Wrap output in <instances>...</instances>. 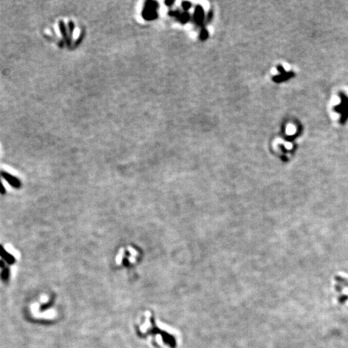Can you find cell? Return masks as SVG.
I'll return each mask as SVG.
<instances>
[{
    "label": "cell",
    "mask_w": 348,
    "mask_h": 348,
    "mask_svg": "<svg viewBox=\"0 0 348 348\" xmlns=\"http://www.w3.org/2000/svg\"><path fill=\"white\" fill-rule=\"evenodd\" d=\"M1 174H2V176L3 177V178H4L6 181H8L10 185H12V186H15V187H18V186H20V182H19V180L17 179V178H15V177H13V176L10 175L9 173H5V172H2Z\"/></svg>",
    "instance_id": "obj_3"
},
{
    "label": "cell",
    "mask_w": 348,
    "mask_h": 348,
    "mask_svg": "<svg viewBox=\"0 0 348 348\" xmlns=\"http://www.w3.org/2000/svg\"><path fill=\"white\" fill-rule=\"evenodd\" d=\"M277 69L280 71V74L278 76H275L273 78V81L276 82H285V81L288 80L289 78H292L294 76V73L292 72H286L285 69L283 68L281 65L277 66Z\"/></svg>",
    "instance_id": "obj_2"
},
{
    "label": "cell",
    "mask_w": 348,
    "mask_h": 348,
    "mask_svg": "<svg viewBox=\"0 0 348 348\" xmlns=\"http://www.w3.org/2000/svg\"><path fill=\"white\" fill-rule=\"evenodd\" d=\"M195 16H196V20L198 21L199 23H202V20H203V17H204V13H203V10H202L201 6H198V7H197Z\"/></svg>",
    "instance_id": "obj_5"
},
{
    "label": "cell",
    "mask_w": 348,
    "mask_h": 348,
    "mask_svg": "<svg viewBox=\"0 0 348 348\" xmlns=\"http://www.w3.org/2000/svg\"><path fill=\"white\" fill-rule=\"evenodd\" d=\"M206 36H207V31H206V30H203V31H202V38H203V40H204V38H206Z\"/></svg>",
    "instance_id": "obj_8"
},
{
    "label": "cell",
    "mask_w": 348,
    "mask_h": 348,
    "mask_svg": "<svg viewBox=\"0 0 348 348\" xmlns=\"http://www.w3.org/2000/svg\"><path fill=\"white\" fill-rule=\"evenodd\" d=\"M59 26H60V30L61 31L62 35H63V36L65 38V40H67L68 44H69V39L67 38V33H66V28H65V26L64 22L61 20L60 22H59Z\"/></svg>",
    "instance_id": "obj_6"
},
{
    "label": "cell",
    "mask_w": 348,
    "mask_h": 348,
    "mask_svg": "<svg viewBox=\"0 0 348 348\" xmlns=\"http://www.w3.org/2000/svg\"><path fill=\"white\" fill-rule=\"evenodd\" d=\"M161 336H162L163 340H164V342H165V343L169 344V346H171V347H173V348L175 347V346H176L175 338H173V336L166 334L165 332H161Z\"/></svg>",
    "instance_id": "obj_4"
},
{
    "label": "cell",
    "mask_w": 348,
    "mask_h": 348,
    "mask_svg": "<svg viewBox=\"0 0 348 348\" xmlns=\"http://www.w3.org/2000/svg\"><path fill=\"white\" fill-rule=\"evenodd\" d=\"M341 103L338 106L334 107V111L340 114V124H344L348 120V97L345 94H339Z\"/></svg>",
    "instance_id": "obj_1"
},
{
    "label": "cell",
    "mask_w": 348,
    "mask_h": 348,
    "mask_svg": "<svg viewBox=\"0 0 348 348\" xmlns=\"http://www.w3.org/2000/svg\"><path fill=\"white\" fill-rule=\"evenodd\" d=\"M183 6H184V8H185V9H189V8H190V2H184Z\"/></svg>",
    "instance_id": "obj_7"
}]
</instances>
